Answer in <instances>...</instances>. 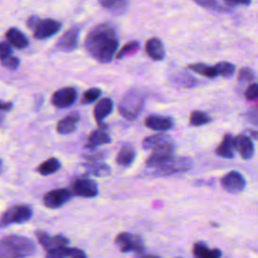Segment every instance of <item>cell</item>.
I'll return each instance as SVG.
<instances>
[{
	"mask_svg": "<svg viewBox=\"0 0 258 258\" xmlns=\"http://www.w3.org/2000/svg\"><path fill=\"white\" fill-rule=\"evenodd\" d=\"M234 149V137H232L230 134H225L222 142L216 148V154L224 158H233Z\"/></svg>",
	"mask_w": 258,
	"mask_h": 258,
	"instance_id": "cell-23",
	"label": "cell"
},
{
	"mask_svg": "<svg viewBox=\"0 0 258 258\" xmlns=\"http://www.w3.org/2000/svg\"><path fill=\"white\" fill-rule=\"evenodd\" d=\"M136 258H161L159 256H155V255H151V254H145L143 253H139L136 255Z\"/></svg>",
	"mask_w": 258,
	"mask_h": 258,
	"instance_id": "cell-46",
	"label": "cell"
},
{
	"mask_svg": "<svg viewBox=\"0 0 258 258\" xmlns=\"http://www.w3.org/2000/svg\"><path fill=\"white\" fill-rule=\"evenodd\" d=\"M217 76H221L224 78L231 77L235 73V66L228 61H221L214 66Z\"/></svg>",
	"mask_w": 258,
	"mask_h": 258,
	"instance_id": "cell-29",
	"label": "cell"
},
{
	"mask_svg": "<svg viewBox=\"0 0 258 258\" xmlns=\"http://www.w3.org/2000/svg\"><path fill=\"white\" fill-rule=\"evenodd\" d=\"M60 168V162L55 157H50L40 163L38 167L36 168V171L40 173L41 175H48L51 173H54Z\"/></svg>",
	"mask_w": 258,
	"mask_h": 258,
	"instance_id": "cell-26",
	"label": "cell"
},
{
	"mask_svg": "<svg viewBox=\"0 0 258 258\" xmlns=\"http://www.w3.org/2000/svg\"><path fill=\"white\" fill-rule=\"evenodd\" d=\"M113 110V102L110 98L101 99L95 106L94 116L96 121L101 124L103 119H105Z\"/></svg>",
	"mask_w": 258,
	"mask_h": 258,
	"instance_id": "cell-21",
	"label": "cell"
},
{
	"mask_svg": "<svg viewBox=\"0 0 258 258\" xmlns=\"http://www.w3.org/2000/svg\"><path fill=\"white\" fill-rule=\"evenodd\" d=\"M211 122V118L208 114L202 111H194L189 116V124L192 126H201Z\"/></svg>",
	"mask_w": 258,
	"mask_h": 258,
	"instance_id": "cell-30",
	"label": "cell"
},
{
	"mask_svg": "<svg viewBox=\"0 0 258 258\" xmlns=\"http://www.w3.org/2000/svg\"><path fill=\"white\" fill-rule=\"evenodd\" d=\"M118 45L117 30L111 23H101L93 27L85 39L86 50L100 62L111 61Z\"/></svg>",
	"mask_w": 258,
	"mask_h": 258,
	"instance_id": "cell-1",
	"label": "cell"
},
{
	"mask_svg": "<svg viewBox=\"0 0 258 258\" xmlns=\"http://www.w3.org/2000/svg\"><path fill=\"white\" fill-rule=\"evenodd\" d=\"M139 48V43L137 41H130L124 44L121 49L116 53V58H122L127 56L133 52H135Z\"/></svg>",
	"mask_w": 258,
	"mask_h": 258,
	"instance_id": "cell-33",
	"label": "cell"
},
{
	"mask_svg": "<svg viewBox=\"0 0 258 258\" xmlns=\"http://www.w3.org/2000/svg\"><path fill=\"white\" fill-rule=\"evenodd\" d=\"M209 250L210 249L208 248L207 244H205L204 242H197L192 247V253L196 258H204Z\"/></svg>",
	"mask_w": 258,
	"mask_h": 258,
	"instance_id": "cell-36",
	"label": "cell"
},
{
	"mask_svg": "<svg viewBox=\"0 0 258 258\" xmlns=\"http://www.w3.org/2000/svg\"><path fill=\"white\" fill-rule=\"evenodd\" d=\"M200 6L204 7L208 10L213 11H229V9L223 5H221L217 0H194Z\"/></svg>",
	"mask_w": 258,
	"mask_h": 258,
	"instance_id": "cell-32",
	"label": "cell"
},
{
	"mask_svg": "<svg viewBox=\"0 0 258 258\" xmlns=\"http://www.w3.org/2000/svg\"><path fill=\"white\" fill-rule=\"evenodd\" d=\"M246 118L254 124L258 125V107L252 108L247 114H246Z\"/></svg>",
	"mask_w": 258,
	"mask_h": 258,
	"instance_id": "cell-40",
	"label": "cell"
},
{
	"mask_svg": "<svg viewBox=\"0 0 258 258\" xmlns=\"http://www.w3.org/2000/svg\"><path fill=\"white\" fill-rule=\"evenodd\" d=\"M245 98L248 101L258 99V84H251L245 91Z\"/></svg>",
	"mask_w": 258,
	"mask_h": 258,
	"instance_id": "cell-38",
	"label": "cell"
},
{
	"mask_svg": "<svg viewBox=\"0 0 258 258\" xmlns=\"http://www.w3.org/2000/svg\"><path fill=\"white\" fill-rule=\"evenodd\" d=\"M71 258H87V256L83 250L78 249V248H73Z\"/></svg>",
	"mask_w": 258,
	"mask_h": 258,
	"instance_id": "cell-44",
	"label": "cell"
},
{
	"mask_svg": "<svg viewBox=\"0 0 258 258\" xmlns=\"http://www.w3.org/2000/svg\"><path fill=\"white\" fill-rule=\"evenodd\" d=\"M248 132H249V134H250V136H251L252 138H254V139H258V131L249 130Z\"/></svg>",
	"mask_w": 258,
	"mask_h": 258,
	"instance_id": "cell-47",
	"label": "cell"
},
{
	"mask_svg": "<svg viewBox=\"0 0 258 258\" xmlns=\"http://www.w3.org/2000/svg\"><path fill=\"white\" fill-rule=\"evenodd\" d=\"M101 95V90L98 88H90L87 90L82 97V103L83 104H90L96 101Z\"/></svg>",
	"mask_w": 258,
	"mask_h": 258,
	"instance_id": "cell-34",
	"label": "cell"
},
{
	"mask_svg": "<svg viewBox=\"0 0 258 258\" xmlns=\"http://www.w3.org/2000/svg\"><path fill=\"white\" fill-rule=\"evenodd\" d=\"M256 79L254 72L249 69V68H243L240 70L239 72V76H238V80L240 83H248V82H252Z\"/></svg>",
	"mask_w": 258,
	"mask_h": 258,
	"instance_id": "cell-35",
	"label": "cell"
},
{
	"mask_svg": "<svg viewBox=\"0 0 258 258\" xmlns=\"http://www.w3.org/2000/svg\"><path fill=\"white\" fill-rule=\"evenodd\" d=\"M115 243L122 252H136L137 254L144 252V245L141 237L128 232L119 233L115 238Z\"/></svg>",
	"mask_w": 258,
	"mask_h": 258,
	"instance_id": "cell-5",
	"label": "cell"
},
{
	"mask_svg": "<svg viewBox=\"0 0 258 258\" xmlns=\"http://www.w3.org/2000/svg\"><path fill=\"white\" fill-rule=\"evenodd\" d=\"M110 142H111V137L105 132L104 129L100 128V129L94 130L90 134L86 144V148L93 149L97 146H100L102 144H108Z\"/></svg>",
	"mask_w": 258,
	"mask_h": 258,
	"instance_id": "cell-22",
	"label": "cell"
},
{
	"mask_svg": "<svg viewBox=\"0 0 258 258\" xmlns=\"http://www.w3.org/2000/svg\"><path fill=\"white\" fill-rule=\"evenodd\" d=\"M77 100V91L73 87H66L55 91L51 97V104L56 108L72 106Z\"/></svg>",
	"mask_w": 258,
	"mask_h": 258,
	"instance_id": "cell-12",
	"label": "cell"
},
{
	"mask_svg": "<svg viewBox=\"0 0 258 258\" xmlns=\"http://www.w3.org/2000/svg\"><path fill=\"white\" fill-rule=\"evenodd\" d=\"M222 252L220 249H210L204 258H220Z\"/></svg>",
	"mask_w": 258,
	"mask_h": 258,
	"instance_id": "cell-43",
	"label": "cell"
},
{
	"mask_svg": "<svg viewBox=\"0 0 258 258\" xmlns=\"http://www.w3.org/2000/svg\"><path fill=\"white\" fill-rule=\"evenodd\" d=\"M144 106V95L138 89L129 90L121 99L119 113L127 120H134L138 117Z\"/></svg>",
	"mask_w": 258,
	"mask_h": 258,
	"instance_id": "cell-3",
	"label": "cell"
},
{
	"mask_svg": "<svg viewBox=\"0 0 258 258\" xmlns=\"http://www.w3.org/2000/svg\"><path fill=\"white\" fill-rule=\"evenodd\" d=\"M192 166V160L189 157H172L165 163L156 167V172L161 175H168L175 172L187 171Z\"/></svg>",
	"mask_w": 258,
	"mask_h": 258,
	"instance_id": "cell-6",
	"label": "cell"
},
{
	"mask_svg": "<svg viewBox=\"0 0 258 258\" xmlns=\"http://www.w3.org/2000/svg\"><path fill=\"white\" fill-rule=\"evenodd\" d=\"M61 27V23L53 19L39 20L38 24L33 30V36L36 39H45L55 34Z\"/></svg>",
	"mask_w": 258,
	"mask_h": 258,
	"instance_id": "cell-14",
	"label": "cell"
},
{
	"mask_svg": "<svg viewBox=\"0 0 258 258\" xmlns=\"http://www.w3.org/2000/svg\"><path fill=\"white\" fill-rule=\"evenodd\" d=\"M234 147L243 159H250L254 154V145L246 135L234 137Z\"/></svg>",
	"mask_w": 258,
	"mask_h": 258,
	"instance_id": "cell-16",
	"label": "cell"
},
{
	"mask_svg": "<svg viewBox=\"0 0 258 258\" xmlns=\"http://www.w3.org/2000/svg\"><path fill=\"white\" fill-rule=\"evenodd\" d=\"M128 2L129 0H99L101 6L112 13H122L126 9Z\"/></svg>",
	"mask_w": 258,
	"mask_h": 258,
	"instance_id": "cell-27",
	"label": "cell"
},
{
	"mask_svg": "<svg viewBox=\"0 0 258 258\" xmlns=\"http://www.w3.org/2000/svg\"><path fill=\"white\" fill-rule=\"evenodd\" d=\"M1 64L7 69H10V70H15L18 68L19 66V59L18 57L14 56V55H9L5 58H2L1 59Z\"/></svg>",
	"mask_w": 258,
	"mask_h": 258,
	"instance_id": "cell-37",
	"label": "cell"
},
{
	"mask_svg": "<svg viewBox=\"0 0 258 258\" xmlns=\"http://www.w3.org/2000/svg\"><path fill=\"white\" fill-rule=\"evenodd\" d=\"M83 166L89 173L96 176H107L111 173L110 166L100 161H87Z\"/></svg>",
	"mask_w": 258,
	"mask_h": 258,
	"instance_id": "cell-25",
	"label": "cell"
},
{
	"mask_svg": "<svg viewBox=\"0 0 258 258\" xmlns=\"http://www.w3.org/2000/svg\"><path fill=\"white\" fill-rule=\"evenodd\" d=\"M34 251V243L24 236L9 235L0 242V258H25Z\"/></svg>",
	"mask_w": 258,
	"mask_h": 258,
	"instance_id": "cell-2",
	"label": "cell"
},
{
	"mask_svg": "<svg viewBox=\"0 0 258 258\" xmlns=\"http://www.w3.org/2000/svg\"><path fill=\"white\" fill-rule=\"evenodd\" d=\"M39 20H40V19H39L37 16L32 15V16H30V17L27 19L26 24H27V26L29 27V29L34 30V28H35V27H36V25L38 24Z\"/></svg>",
	"mask_w": 258,
	"mask_h": 258,
	"instance_id": "cell-41",
	"label": "cell"
},
{
	"mask_svg": "<svg viewBox=\"0 0 258 258\" xmlns=\"http://www.w3.org/2000/svg\"><path fill=\"white\" fill-rule=\"evenodd\" d=\"M5 37L7 42L17 49H22L28 45L27 37L16 27L9 28L5 33Z\"/></svg>",
	"mask_w": 258,
	"mask_h": 258,
	"instance_id": "cell-17",
	"label": "cell"
},
{
	"mask_svg": "<svg viewBox=\"0 0 258 258\" xmlns=\"http://www.w3.org/2000/svg\"><path fill=\"white\" fill-rule=\"evenodd\" d=\"M73 197L72 190L68 188H55L47 191L43 198L42 203L46 208L57 209L64 205Z\"/></svg>",
	"mask_w": 258,
	"mask_h": 258,
	"instance_id": "cell-7",
	"label": "cell"
},
{
	"mask_svg": "<svg viewBox=\"0 0 258 258\" xmlns=\"http://www.w3.org/2000/svg\"><path fill=\"white\" fill-rule=\"evenodd\" d=\"M221 184L228 192L239 194L245 188L246 181L240 172L230 171L222 177Z\"/></svg>",
	"mask_w": 258,
	"mask_h": 258,
	"instance_id": "cell-11",
	"label": "cell"
},
{
	"mask_svg": "<svg viewBox=\"0 0 258 258\" xmlns=\"http://www.w3.org/2000/svg\"><path fill=\"white\" fill-rule=\"evenodd\" d=\"M13 104L11 102H2L1 103V110L2 111H9L12 108Z\"/></svg>",
	"mask_w": 258,
	"mask_h": 258,
	"instance_id": "cell-45",
	"label": "cell"
},
{
	"mask_svg": "<svg viewBox=\"0 0 258 258\" xmlns=\"http://www.w3.org/2000/svg\"><path fill=\"white\" fill-rule=\"evenodd\" d=\"M187 68L189 70L194 71L195 73H197L199 75H202L204 77H207V78H215V77H217L215 68L207 66L205 63H201V62L190 63V64L187 66Z\"/></svg>",
	"mask_w": 258,
	"mask_h": 258,
	"instance_id": "cell-28",
	"label": "cell"
},
{
	"mask_svg": "<svg viewBox=\"0 0 258 258\" xmlns=\"http://www.w3.org/2000/svg\"><path fill=\"white\" fill-rule=\"evenodd\" d=\"M169 143H173L171 137L167 134L159 133L144 138L142 141V148L145 150H149Z\"/></svg>",
	"mask_w": 258,
	"mask_h": 258,
	"instance_id": "cell-20",
	"label": "cell"
},
{
	"mask_svg": "<svg viewBox=\"0 0 258 258\" xmlns=\"http://www.w3.org/2000/svg\"><path fill=\"white\" fill-rule=\"evenodd\" d=\"M144 124L147 128L156 131H166L173 126V119L167 116L149 115L146 117Z\"/></svg>",
	"mask_w": 258,
	"mask_h": 258,
	"instance_id": "cell-15",
	"label": "cell"
},
{
	"mask_svg": "<svg viewBox=\"0 0 258 258\" xmlns=\"http://www.w3.org/2000/svg\"><path fill=\"white\" fill-rule=\"evenodd\" d=\"M227 5H249L251 0H223Z\"/></svg>",
	"mask_w": 258,
	"mask_h": 258,
	"instance_id": "cell-42",
	"label": "cell"
},
{
	"mask_svg": "<svg viewBox=\"0 0 258 258\" xmlns=\"http://www.w3.org/2000/svg\"><path fill=\"white\" fill-rule=\"evenodd\" d=\"M11 47H10V44L6 41H2L0 43V58H5L9 55H11Z\"/></svg>",
	"mask_w": 258,
	"mask_h": 258,
	"instance_id": "cell-39",
	"label": "cell"
},
{
	"mask_svg": "<svg viewBox=\"0 0 258 258\" xmlns=\"http://www.w3.org/2000/svg\"><path fill=\"white\" fill-rule=\"evenodd\" d=\"M135 155L134 147L131 144L126 143L120 148L116 156V162L122 166H129L133 162Z\"/></svg>",
	"mask_w": 258,
	"mask_h": 258,
	"instance_id": "cell-24",
	"label": "cell"
},
{
	"mask_svg": "<svg viewBox=\"0 0 258 258\" xmlns=\"http://www.w3.org/2000/svg\"><path fill=\"white\" fill-rule=\"evenodd\" d=\"M71 190L75 196L82 198H94L98 195V185L91 178L80 177L73 181Z\"/></svg>",
	"mask_w": 258,
	"mask_h": 258,
	"instance_id": "cell-8",
	"label": "cell"
},
{
	"mask_svg": "<svg viewBox=\"0 0 258 258\" xmlns=\"http://www.w3.org/2000/svg\"><path fill=\"white\" fill-rule=\"evenodd\" d=\"M79 120H80V115L78 113H71L57 122L56 131L59 134L72 133L76 130Z\"/></svg>",
	"mask_w": 258,
	"mask_h": 258,
	"instance_id": "cell-19",
	"label": "cell"
},
{
	"mask_svg": "<svg viewBox=\"0 0 258 258\" xmlns=\"http://www.w3.org/2000/svg\"><path fill=\"white\" fill-rule=\"evenodd\" d=\"M173 143L161 145L152 149V153L146 160V165L150 167H158L173 157Z\"/></svg>",
	"mask_w": 258,
	"mask_h": 258,
	"instance_id": "cell-9",
	"label": "cell"
},
{
	"mask_svg": "<svg viewBox=\"0 0 258 258\" xmlns=\"http://www.w3.org/2000/svg\"><path fill=\"white\" fill-rule=\"evenodd\" d=\"M32 216V210L27 205H17L6 210L1 217V226L5 227L10 224H22L27 222Z\"/></svg>",
	"mask_w": 258,
	"mask_h": 258,
	"instance_id": "cell-4",
	"label": "cell"
},
{
	"mask_svg": "<svg viewBox=\"0 0 258 258\" xmlns=\"http://www.w3.org/2000/svg\"><path fill=\"white\" fill-rule=\"evenodd\" d=\"M145 51H146V54L154 60H161L165 55L162 42L155 37H152L146 41Z\"/></svg>",
	"mask_w": 258,
	"mask_h": 258,
	"instance_id": "cell-18",
	"label": "cell"
},
{
	"mask_svg": "<svg viewBox=\"0 0 258 258\" xmlns=\"http://www.w3.org/2000/svg\"><path fill=\"white\" fill-rule=\"evenodd\" d=\"M73 248L69 247H60L51 249L49 251H46L45 258H68L72 256Z\"/></svg>",
	"mask_w": 258,
	"mask_h": 258,
	"instance_id": "cell-31",
	"label": "cell"
},
{
	"mask_svg": "<svg viewBox=\"0 0 258 258\" xmlns=\"http://www.w3.org/2000/svg\"><path fill=\"white\" fill-rule=\"evenodd\" d=\"M35 236H36V239L39 242V244L46 251H49V250L55 249V248L67 247L70 243L69 239L62 235L49 236L47 233H45L43 231H36Z\"/></svg>",
	"mask_w": 258,
	"mask_h": 258,
	"instance_id": "cell-13",
	"label": "cell"
},
{
	"mask_svg": "<svg viewBox=\"0 0 258 258\" xmlns=\"http://www.w3.org/2000/svg\"><path fill=\"white\" fill-rule=\"evenodd\" d=\"M80 35V27L74 25L70 27L57 40L55 43V48L59 51L70 52L77 48L79 42Z\"/></svg>",
	"mask_w": 258,
	"mask_h": 258,
	"instance_id": "cell-10",
	"label": "cell"
}]
</instances>
